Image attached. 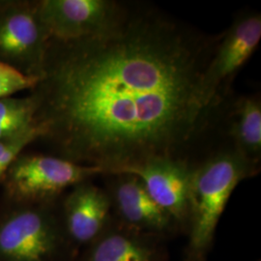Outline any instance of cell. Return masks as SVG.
<instances>
[{
    "label": "cell",
    "instance_id": "1",
    "mask_svg": "<svg viewBox=\"0 0 261 261\" xmlns=\"http://www.w3.org/2000/svg\"><path fill=\"white\" fill-rule=\"evenodd\" d=\"M209 55L203 38L149 11H125L92 37L50 41L31 94L43 138L61 158L107 175L181 158L211 111L200 97Z\"/></svg>",
    "mask_w": 261,
    "mask_h": 261
},
{
    "label": "cell",
    "instance_id": "2",
    "mask_svg": "<svg viewBox=\"0 0 261 261\" xmlns=\"http://www.w3.org/2000/svg\"><path fill=\"white\" fill-rule=\"evenodd\" d=\"M255 166L234 150L216 154L192 168L187 260L203 261L235 188L256 172Z\"/></svg>",
    "mask_w": 261,
    "mask_h": 261
},
{
    "label": "cell",
    "instance_id": "3",
    "mask_svg": "<svg viewBox=\"0 0 261 261\" xmlns=\"http://www.w3.org/2000/svg\"><path fill=\"white\" fill-rule=\"evenodd\" d=\"M0 211V261H75L56 202L6 200Z\"/></svg>",
    "mask_w": 261,
    "mask_h": 261
},
{
    "label": "cell",
    "instance_id": "4",
    "mask_svg": "<svg viewBox=\"0 0 261 261\" xmlns=\"http://www.w3.org/2000/svg\"><path fill=\"white\" fill-rule=\"evenodd\" d=\"M106 174L102 168L80 165L61 157L20 155L2 180L5 198L18 203L56 202L66 189Z\"/></svg>",
    "mask_w": 261,
    "mask_h": 261
},
{
    "label": "cell",
    "instance_id": "5",
    "mask_svg": "<svg viewBox=\"0 0 261 261\" xmlns=\"http://www.w3.org/2000/svg\"><path fill=\"white\" fill-rule=\"evenodd\" d=\"M49 42L37 2L0 1V62L42 76Z\"/></svg>",
    "mask_w": 261,
    "mask_h": 261
},
{
    "label": "cell",
    "instance_id": "6",
    "mask_svg": "<svg viewBox=\"0 0 261 261\" xmlns=\"http://www.w3.org/2000/svg\"><path fill=\"white\" fill-rule=\"evenodd\" d=\"M39 19L50 41L70 42L92 37L113 28L125 10L110 0H42Z\"/></svg>",
    "mask_w": 261,
    "mask_h": 261
},
{
    "label": "cell",
    "instance_id": "7",
    "mask_svg": "<svg viewBox=\"0 0 261 261\" xmlns=\"http://www.w3.org/2000/svg\"><path fill=\"white\" fill-rule=\"evenodd\" d=\"M117 174H130L139 178L150 196L170 216L179 229H189L192 168L186 161L154 157L123 168L114 175Z\"/></svg>",
    "mask_w": 261,
    "mask_h": 261
},
{
    "label": "cell",
    "instance_id": "8",
    "mask_svg": "<svg viewBox=\"0 0 261 261\" xmlns=\"http://www.w3.org/2000/svg\"><path fill=\"white\" fill-rule=\"evenodd\" d=\"M261 39L260 14H246L235 20L206 66L200 84L201 102L211 110L219 91L249 60Z\"/></svg>",
    "mask_w": 261,
    "mask_h": 261
},
{
    "label": "cell",
    "instance_id": "9",
    "mask_svg": "<svg viewBox=\"0 0 261 261\" xmlns=\"http://www.w3.org/2000/svg\"><path fill=\"white\" fill-rule=\"evenodd\" d=\"M115 176L108 193L119 224L161 239L177 231V224L154 201L139 178L130 174Z\"/></svg>",
    "mask_w": 261,
    "mask_h": 261
},
{
    "label": "cell",
    "instance_id": "10",
    "mask_svg": "<svg viewBox=\"0 0 261 261\" xmlns=\"http://www.w3.org/2000/svg\"><path fill=\"white\" fill-rule=\"evenodd\" d=\"M112 200L108 191L89 180L72 187L60 209L66 234L80 252L112 224Z\"/></svg>",
    "mask_w": 261,
    "mask_h": 261
},
{
    "label": "cell",
    "instance_id": "11",
    "mask_svg": "<svg viewBox=\"0 0 261 261\" xmlns=\"http://www.w3.org/2000/svg\"><path fill=\"white\" fill-rule=\"evenodd\" d=\"M164 239L112 224L79 253L75 261H168Z\"/></svg>",
    "mask_w": 261,
    "mask_h": 261
},
{
    "label": "cell",
    "instance_id": "12",
    "mask_svg": "<svg viewBox=\"0 0 261 261\" xmlns=\"http://www.w3.org/2000/svg\"><path fill=\"white\" fill-rule=\"evenodd\" d=\"M231 136L235 151L256 165L261 154V103L256 97H242L234 105Z\"/></svg>",
    "mask_w": 261,
    "mask_h": 261
},
{
    "label": "cell",
    "instance_id": "13",
    "mask_svg": "<svg viewBox=\"0 0 261 261\" xmlns=\"http://www.w3.org/2000/svg\"><path fill=\"white\" fill-rule=\"evenodd\" d=\"M44 137V130L37 122L18 135L0 140V182L11 165L21 155L22 150L34 140Z\"/></svg>",
    "mask_w": 261,
    "mask_h": 261
},
{
    "label": "cell",
    "instance_id": "14",
    "mask_svg": "<svg viewBox=\"0 0 261 261\" xmlns=\"http://www.w3.org/2000/svg\"><path fill=\"white\" fill-rule=\"evenodd\" d=\"M41 76L25 75L16 68L0 62V99L23 90L36 88Z\"/></svg>",
    "mask_w": 261,
    "mask_h": 261
},
{
    "label": "cell",
    "instance_id": "15",
    "mask_svg": "<svg viewBox=\"0 0 261 261\" xmlns=\"http://www.w3.org/2000/svg\"><path fill=\"white\" fill-rule=\"evenodd\" d=\"M37 106L34 98H3L0 99V121L19 117H35Z\"/></svg>",
    "mask_w": 261,
    "mask_h": 261
},
{
    "label": "cell",
    "instance_id": "16",
    "mask_svg": "<svg viewBox=\"0 0 261 261\" xmlns=\"http://www.w3.org/2000/svg\"><path fill=\"white\" fill-rule=\"evenodd\" d=\"M35 123V117H19L0 121V140L12 138Z\"/></svg>",
    "mask_w": 261,
    "mask_h": 261
},
{
    "label": "cell",
    "instance_id": "17",
    "mask_svg": "<svg viewBox=\"0 0 261 261\" xmlns=\"http://www.w3.org/2000/svg\"><path fill=\"white\" fill-rule=\"evenodd\" d=\"M187 261H191V260H187Z\"/></svg>",
    "mask_w": 261,
    "mask_h": 261
}]
</instances>
